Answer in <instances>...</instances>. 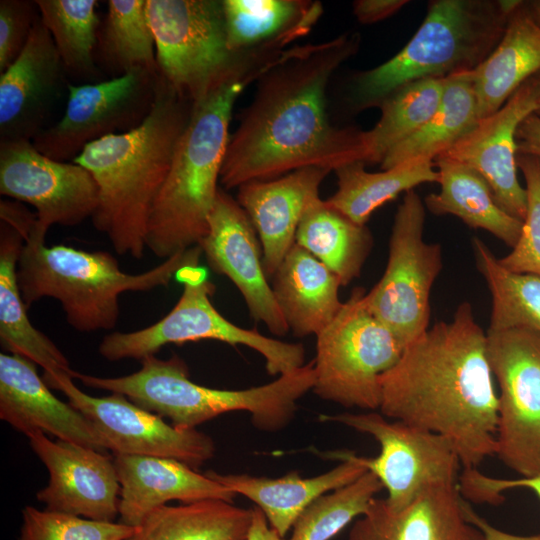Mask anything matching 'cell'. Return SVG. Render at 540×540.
I'll return each mask as SVG.
<instances>
[{
    "instance_id": "cell-1",
    "label": "cell",
    "mask_w": 540,
    "mask_h": 540,
    "mask_svg": "<svg viewBox=\"0 0 540 540\" xmlns=\"http://www.w3.org/2000/svg\"><path fill=\"white\" fill-rule=\"evenodd\" d=\"M358 34L287 48L256 81L250 105L229 137L220 183L225 189L271 180L295 170L335 171L366 164L364 131L334 127L326 92L333 73L359 47Z\"/></svg>"
},
{
    "instance_id": "cell-2",
    "label": "cell",
    "mask_w": 540,
    "mask_h": 540,
    "mask_svg": "<svg viewBox=\"0 0 540 540\" xmlns=\"http://www.w3.org/2000/svg\"><path fill=\"white\" fill-rule=\"evenodd\" d=\"M379 383L381 414L445 437L463 469L495 456L498 396L469 302L410 342Z\"/></svg>"
},
{
    "instance_id": "cell-3",
    "label": "cell",
    "mask_w": 540,
    "mask_h": 540,
    "mask_svg": "<svg viewBox=\"0 0 540 540\" xmlns=\"http://www.w3.org/2000/svg\"><path fill=\"white\" fill-rule=\"evenodd\" d=\"M192 108L158 73L155 101L143 123L88 144L74 158L97 184L91 220L117 254L143 257L152 209Z\"/></svg>"
},
{
    "instance_id": "cell-4",
    "label": "cell",
    "mask_w": 540,
    "mask_h": 540,
    "mask_svg": "<svg viewBox=\"0 0 540 540\" xmlns=\"http://www.w3.org/2000/svg\"><path fill=\"white\" fill-rule=\"evenodd\" d=\"M280 60L261 56L193 105L167 178L154 203L146 247L164 260L200 244L209 228L229 141L233 107L242 92Z\"/></svg>"
},
{
    "instance_id": "cell-5",
    "label": "cell",
    "mask_w": 540,
    "mask_h": 540,
    "mask_svg": "<svg viewBox=\"0 0 540 540\" xmlns=\"http://www.w3.org/2000/svg\"><path fill=\"white\" fill-rule=\"evenodd\" d=\"M46 233L35 222L23 237L17 267L23 302L28 309L42 298L56 299L67 323L79 332L113 329L118 322L122 293L166 287L181 268L199 265L202 255L197 245L150 270L129 274L121 270L109 252L46 246Z\"/></svg>"
},
{
    "instance_id": "cell-6",
    "label": "cell",
    "mask_w": 540,
    "mask_h": 540,
    "mask_svg": "<svg viewBox=\"0 0 540 540\" xmlns=\"http://www.w3.org/2000/svg\"><path fill=\"white\" fill-rule=\"evenodd\" d=\"M140 362L138 371L125 376L98 377L74 371L73 377L86 387L121 394L183 430L196 429L224 413L247 411L259 430L279 431L290 423L298 400L315 383L313 361L270 383L241 390L209 388L191 381L187 364L177 355L168 359L153 355Z\"/></svg>"
},
{
    "instance_id": "cell-7",
    "label": "cell",
    "mask_w": 540,
    "mask_h": 540,
    "mask_svg": "<svg viewBox=\"0 0 540 540\" xmlns=\"http://www.w3.org/2000/svg\"><path fill=\"white\" fill-rule=\"evenodd\" d=\"M518 0H435L410 41L383 64L358 74L351 100L357 110L378 107L399 88L475 70L493 52Z\"/></svg>"
},
{
    "instance_id": "cell-8",
    "label": "cell",
    "mask_w": 540,
    "mask_h": 540,
    "mask_svg": "<svg viewBox=\"0 0 540 540\" xmlns=\"http://www.w3.org/2000/svg\"><path fill=\"white\" fill-rule=\"evenodd\" d=\"M147 15L158 73L193 105L253 60L280 50H230L220 0H147Z\"/></svg>"
},
{
    "instance_id": "cell-9",
    "label": "cell",
    "mask_w": 540,
    "mask_h": 540,
    "mask_svg": "<svg viewBox=\"0 0 540 540\" xmlns=\"http://www.w3.org/2000/svg\"><path fill=\"white\" fill-rule=\"evenodd\" d=\"M175 278L183 291L171 311L156 323L132 332H113L103 337L98 352L108 361L142 359L156 355L168 344L216 340L230 345L247 346L265 359L267 372L282 375L302 367L305 349L302 344L283 342L244 329L227 320L211 302L214 284L205 268L188 265Z\"/></svg>"
},
{
    "instance_id": "cell-10",
    "label": "cell",
    "mask_w": 540,
    "mask_h": 540,
    "mask_svg": "<svg viewBox=\"0 0 540 540\" xmlns=\"http://www.w3.org/2000/svg\"><path fill=\"white\" fill-rule=\"evenodd\" d=\"M363 288L353 289L333 321L316 336L314 394L347 408L380 407V376L404 346L368 309Z\"/></svg>"
},
{
    "instance_id": "cell-11",
    "label": "cell",
    "mask_w": 540,
    "mask_h": 540,
    "mask_svg": "<svg viewBox=\"0 0 540 540\" xmlns=\"http://www.w3.org/2000/svg\"><path fill=\"white\" fill-rule=\"evenodd\" d=\"M321 422H335L372 436L380 445L377 457L357 456L350 451H335L325 456L351 460L372 472L387 490L386 504L401 510L428 488L458 484L459 457L445 437L395 420L383 414H321Z\"/></svg>"
},
{
    "instance_id": "cell-12",
    "label": "cell",
    "mask_w": 540,
    "mask_h": 540,
    "mask_svg": "<svg viewBox=\"0 0 540 540\" xmlns=\"http://www.w3.org/2000/svg\"><path fill=\"white\" fill-rule=\"evenodd\" d=\"M425 216L419 195L407 191L394 217L385 272L365 294L370 312L404 348L429 328L430 293L442 269L440 244L423 238Z\"/></svg>"
},
{
    "instance_id": "cell-13",
    "label": "cell",
    "mask_w": 540,
    "mask_h": 540,
    "mask_svg": "<svg viewBox=\"0 0 540 540\" xmlns=\"http://www.w3.org/2000/svg\"><path fill=\"white\" fill-rule=\"evenodd\" d=\"M487 358L499 386L497 456L529 478L540 474V335L526 328L489 330Z\"/></svg>"
},
{
    "instance_id": "cell-14",
    "label": "cell",
    "mask_w": 540,
    "mask_h": 540,
    "mask_svg": "<svg viewBox=\"0 0 540 540\" xmlns=\"http://www.w3.org/2000/svg\"><path fill=\"white\" fill-rule=\"evenodd\" d=\"M158 71L136 69L96 83L68 86L61 118L32 142L45 156L73 161L90 143L143 123L156 96Z\"/></svg>"
},
{
    "instance_id": "cell-15",
    "label": "cell",
    "mask_w": 540,
    "mask_h": 540,
    "mask_svg": "<svg viewBox=\"0 0 540 540\" xmlns=\"http://www.w3.org/2000/svg\"><path fill=\"white\" fill-rule=\"evenodd\" d=\"M43 380L51 389L61 391L90 421L103 447L114 455L172 458L197 469L215 454V443L209 435L197 429H178L121 394L88 395L70 375Z\"/></svg>"
},
{
    "instance_id": "cell-16",
    "label": "cell",
    "mask_w": 540,
    "mask_h": 540,
    "mask_svg": "<svg viewBox=\"0 0 540 540\" xmlns=\"http://www.w3.org/2000/svg\"><path fill=\"white\" fill-rule=\"evenodd\" d=\"M0 193L33 206L46 231L78 225L98 205V187L86 168L51 159L27 140L0 142Z\"/></svg>"
},
{
    "instance_id": "cell-17",
    "label": "cell",
    "mask_w": 540,
    "mask_h": 540,
    "mask_svg": "<svg viewBox=\"0 0 540 540\" xmlns=\"http://www.w3.org/2000/svg\"><path fill=\"white\" fill-rule=\"evenodd\" d=\"M39 17L16 60L0 73V142L33 141L49 128L71 83Z\"/></svg>"
},
{
    "instance_id": "cell-18",
    "label": "cell",
    "mask_w": 540,
    "mask_h": 540,
    "mask_svg": "<svg viewBox=\"0 0 540 540\" xmlns=\"http://www.w3.org/2000/svg\"><path fill=\"white\" fill-rule=\"evenodd\" d=\"M539 105L540 79L536 74L498 111L479 119L470 131L439 155L477 171L488 183L496 203L522 222L526 217L527 197L517 177L516 132Z\"/></svg>"
},
{
    "instance_id": "cell-19",
    "label": "cell",
    "mask_w": 540,
    "mask_h": 540,
    "mask_svg": "<svg viewBox=\"0 0 540 540\" xmlns=\"http://www.w3.org/2000/svg\"><path fill=\"white\" fill-rule=\"evenodd\" d=\"M27 437L49 473L48 484L36 494L45 509L96 521H116L121 487L111 457L72 442L53 441L42 432Z\"/></svg>"
},
{
    "instance_id": "cell-20",
    "label": "cell",
    "mask_w": 540,
    "mask_h": 540,
    "mask_svg": "<svg viewBox=\"0 0 540 540\" xmlns=\"http://www.w3.org/2000/svg\"><path fill=\"white\" fill-rule=\"evenodd\" d=\"M199 246L210 268L239 290L251 317L275 335L287 334L290 329L267 280L257 233L244 209L225 190L217 193L208 232Z\"/></svg>"
},
{
    "instance_id": "cell-21",
    "label": "cell",
    "mask_w": 540,
    "mask_h": 540,
    "mask_svg": "<svg viewBox=\"0 0 540 540\" xmlns=\"http://www.w3.org/2000/svg\"><path fill=\"white\" fill-rule=\"evenodd\" d=\"M0 418L24 435L42 432L106 453L90 421L58 399L24 357L0 354Z\"/></svg>"
},
{
    "instance_id": "cell-22",
    "label": "cell",
    "mask_w": 540,
    "mask_h": 540,
    "mask_svg": "<svg viewBox=\"0 0 540 540\" xmlns=\"http://www.w3.org/2000/svg\"><path fill=\"white\" fill-rule=\"evenodd\" d=\"M113 460L121 487L118 521L131 527L172 500L183 504L207 499L234 503L236 497L205 473L172 458L117 454Z\"/></svg>"
},
{
    "instance_id": "cell-23",
    "label": "cell",
    "mask_w": 540,
    "mask_h": 540,
    "mask_svg": "<svg viewBox=\"0 0 540 540\" xmlns=\"http://www.w3.org/2000/svg\"><path fill=\"white\" fill-rule=\"evenodd\" d=\"M331 171L318 167L295 170L281 177L252 181L238 187L237 202L248 215L260 240L263 266L273 277L295 244L296 232L309 201Z\"/></svg>"
},
{
    "instance_id": "cell-24",
    "label": "cell",
    "mask_w": 540,
    "mask_h": 540,
    "mask_svg": "<svg viewBox=\"0 0 540 540\" xmlns=\"http://www.w3.org/2000/svg\"><path fill=\"white\" fill-rule=\"evenodd\" d=\"M348 540H483V535L465 518L454 484L430 487L401 510L374 498Z\"/></svg>"
},
{
    "instance_id": "cell-25",
    "label": "cell",
    "mask_w": 540,
    "mask_h": 540,
    "mask_svg": "<svg viewBox=\"0 0 540 540\" xmlns=\"http://www.w3.org/2000/svg\"><path fill=\"white\" fill-rule=\"evenodd\" d=\"M366 471L360 464L344 459L331 470L309 478L300 476L297 471L279 478L220 474L212 470L205 474L236 495L251 500L263 512L270 527L285 537L311 503L352 483Z\"/></svg>"
},
{
    "instance_id": "cell-26",
    "label": "cell",
    "mask_w": 540,
    "mask_h": 540,
    "mask_svg": "<svg viewBox=\"0 0 540 540\" xmlns=\"http://www.w3.org/2000/svg\"><path fill=\"white\" fill-rule=\"evenodd\" d=\"M272 289L294 335H318L341 310V281L298 244L289 250L275 274Z\"/></svg>"
},
{
    "instance_id": "cell-27",
    "label": "cell",
    "mask_w": 540,
    "mask_h": 540,
    "mask_svg": "<svg viewBox=\"0 0 540 540\" xmlns=\"http://www.w3.org/2000/svg\"><path fill=\"white\" fill-rule=\"evenodd\" d=\"M540 72V27L526 2L509 16L493 52L472 71L478 118L498 111L529 78Z\"/></svg>"
},
{
    "instance_id": "cell-28",
    "label": "cell",
    "mask_w": 540,
    "mask_h": 540,
    "mask_svg": "<svg viewBox=\"0 0 540 540\" xmlns=\"http://www.w3.org/2000/svg\"><path fill=\"white\" fill-rule=\"evenodd\" d=\"M22 235L0 222V342L10 354L24 357L43 368L42 377L70 375L73 371L62 351L36 329L27 315L17 278Z\"/></svg>"
},
{
    "instance_id": "cell-29",
    "label": "cell",
    "mask_w": 540,
    "mask_h": 540,
    "mask_svg": "<svg viewBox=\"0 0 540 540\" xmlns=\"http://www.w3.org/2000/svg\"><path fill=\"white\" fill-rule=\"evenodd\" d=\"M227 43L234 52L285 47L320 18L318 1L222 0Z\"/></svg>"
},
{
    "instance_id": "cell-30",
    "label": "cell",
    "mask_w": 540,
    "mask_h": 540,
    "mask_svg": "<svg viewBox=\"0 0 540 540\" xmlns=\"http://www.w3.org/2000/svg\"><path fill=\"white\" fill-rule=\"evenodd\" d=\"M433 162L441 188L438 193L427 195V209L436 215H454L469 227L488 231L513 248L523 222L496 203L485 179L469 166L447 157L438 156Z\"/></svg>"
},
{
    "instance_id": "cell-31",
    "label": "cell",
    "mask_w": 540,
    "mask_h": 540,
    "mask_svg": "<svg viewBox=\"0 0 540 540\" xmlns=\"http://www.w3.org/2000/svg\"><path fill=\"white\" fill-rule=\"evenodd\" d=\"M295 243L311 253L347 286L361 274L373 237L360 225L327 204L319 195L308 203Z\"/></svg>"
},
{
    "instance_id": "cell-32",
    "label": "cell",
    "mask_w": 540,
    "mask_h": 540,
    "mask_svg": "<svg viewBox=\"0 0 540 540\" xmlns=\"http://www.w3.org/2000/svg\"><path fill=\"white\" fill-rule=\"evenodd\" d=\"M365 163L351 162L337 168V190L326 202L349 219L366 225L371 215L400 193L413 190L422 183L438 181L434 162L416 159L384 169L368 172Z\"/></svg>"
},
{
    "instance_id": "cell-33",
    "label": "cell",
    "mask_w": 540,
    "mask_h": 540,
    "mask_svg": "<svg viewBox=\"0 0 540 540\" xmlns=\"http://www.w3.org/2000/svg\"><path fill=\"white\" fill-rule=\"evenodd\" d=\"M253 509L207 499L150 512L128 540H246Z\"/></svg>"
},
{
    "instance_id": "cell-34",
    "label": "cell",
    "mask_w": 540,
    "mask_h": 540,
    "mask_svg": "<svg viewBox=\"0 0 540 540\" xmlns=\"http://www.w3.org/2000/svg\"><path fill=\"white\" fill-rule=\"evenodd\" d=\"M478 120L472 71L448 76L436 111L415 133L387 153L381 169L416 159L433 161L470 131Z\"/></svg>"
},
{
    "instance_id": "cell-35",
    "label": "cell",
    "mask_w": 540,
    "mask_h": 540,
    "mask_svg": "<svg viewBox=\"0 0 540 540\" xmlns=\"http://www.w3.org/2000/svg\"><path fill=\"white\" fill-rule=\"evenodd\" d=\"M95 60L109 78L136 69L158 71L147 0H109L100 23Z\"/></svg>"
},
{
    "instance_id": "cell-36",
    "label": "cell",
    "mask_w": 540,
    "mask_h": 540,
    "mask_svg": "<svg viewBox=\"0 0 540 540\" xmlns=\"http://www.w3.org/2000/svg\"><path fill=\"white\" fill-rule=\"evenodd\" d=\"M69 79L74 84L105 80L95 50L101 21L96 0H36Z\"/></svg>"
},
{
    "instance_id": "cell-37",
    "label": "cell",
    "mask_w": 540,
    "mask_h": 540,
    "mask_svg": "<svg viewBox=\"0 0 540 540\" xmlns=\"http://www.w3.org/2000/svg\"><path fill=\"white\" fill-rule=\"evenodd\" d=\"M444 84L445 78L418 80L399 88L380 103L378 122L364 131L366 164H381L392 148L426 123L441 102Z\"/></svg>"
},
{
    "instance_id": "cell-38",
    "label": "cell",
    "mask_w": 540,
    "mask_h": 540,
    "mask_svg": "<svg viewBox=\"0 0 540 540\" xmlns=\"http://www.w3.org/2000/svg\"><path fill=\"white\" fill-rule=\"evenodd\" d=\"M472 245L492 297L489 330L526 328L540 335V277L505 269L479 238Z\"/></svg>"
},
{
    "instance_id": "cell-39",
    "label": "cell",
    "mask_w": 540,
    "mask_h": 540,
    "mask_svg": "<svg viewBox=\"0 0 540 540\" xmlns=\"http://www.w3.org/2000/svg\"><path fill=\"white\" fill-rule=\"evenodd\" d=\"M382 488L380 480L366 471L352 483L319 497L297 518L288 540H330L362 516Z\"/></svg>"
},
{
    "instance_id": "cell-40",
    "label": "cell",
    "mask_w": 540,
    "mask_h": 540,
    "mask_svg": "<svg viewBox=\"0 0 540 540\" xmlns=\"http://www.w3.org/2000/svg\"><path fill=\"white\" fill-rule=\"evenodd\" d=\"M136 527L37 509L22 510L19 540H128Z\"/></svg>"
},
{
    "instance_id": "cell-41",
    "label": "cell",
    "mask_w": 540,
    "mask_h": 540,
    "mask_svg": "<svg viewBox=\"0 0 540 540\" xmlns=\"http://www.w3.org/2000/svg\"><path fill=\"white\" fill-rule=\"evenodd\" d=\"M517 167L526 183L527 210L518 242L498 259L507 270L540 277V158L517 154Z\"/></svg>"
},
{
    "instance_id": "cell-42",
    "label": "cell",
    "mask_w": 540,
    "mask_h": 540,
    "mask_svg": "<svg viewBox=\"0 0 540 540\" xmlns=\"http://www.w3.org/2000/svg\"><path fill=\"white\" fill-rule=\"evenodd\" d=\"M39 17L35 1H0V73L20 55Z\"/></svg>"
},
{
    "instance_id": "cell-43",
    "label": "cell",
    "mask_w": 540,
    "mask_h": 540,
    "mask_svg": "<svg viewBox=\"0 0 540 540\" xmlns=\"http://www.w3.org/2000/svg\"><path fill=\"white\" fill-rule=\"evenodd\" d=\"M459 491L467 501L475 503L499 504L501 494L513 488H528L540 498V474L520 479H499L486 476L477 468L463 469L459 478Z\"/></svg>"
},
{
    "instance_id": "cell-44",
    "label": "cell",
    "mask_w": 540,
    "mask_h": 540,
    "mask_svg": "<svg viewBox=\"0 0 540 540\" xmlns=\"http://www.w3.org/2000/svg\"><path fill=\"white\" fill-rule=\"evenodd\" d=\"M407 3V0H357L352 6L358 22L374 24L396 14Z\"/></svg>"
},
{
    "instance_id": "cell-45",
    "label": "cell",
    "mask_w": 540,
    "mask_h": 540,
    "mask_svg": "<svg viewBox=\"0 0 540 540\" xmlns=\"http://www.w3.org/2000/svg\"><path fill=\"white\" fill-rule=\"evenodd\" d=\"M461 508L465 518L476 526L483 535V540H540V534L537 535H515L497 529L491 525L485 518L479 515L471 506L469 501L461 496Z\"/></svg>"
},
{
    "instance_id": "cell-46",
    "label": "cell",
    "mask_w": 540,
    "mask_h": 540,
    "mask_svg": "<svg viewBox=\"0 0 540 540\" xmlns=\"http://www.w3.org/2000/svg\"><path fill=\"white\" fill-rule=\"evenodd\" d=\"M517 154H526L540 158V117L529 115L516 132Z\"/></svg>"
},
{
    "instance_id": "cell-47",
    "label": "cell",
    "mask_w": 540,
    "mask_h": 540,
    "mask_svg": "<svg viewBox=\"0 0 540 540\" xmlns=\"http://www.w3.org/2000/svg\"><path fill=\"white\" fill-rule=\"evenodd\" d=\"M246 540H288L270 527L265 515L257 507L253 508L252 522Z\"/></svg>"
},
{
    "instance_id": "cell-48",
    "label": "cell",
    "mask_w": 540,
    "mask_h": 540,
    "mask_svg": "<svg viewBox=\"0 0 540 540\" xmlns=\"http://www.w3.org/2000/svg\"><path fill=\"white\" fill-rule=\"evenodd\" d=\"M527 9L535 21V23L540 27V0L526 2Z\"/></svg>"
},
{
    "instance_id": "cell-49",
    "label": "cell",
    "mask_w": 540,
    "mask_h": 540,
    "mask_svg": "<svg viewBox=\"0 0 540 540\" xmlns=\"http://www.w3.org/2000/svg\"><path fill=\"white\" fill-rule=\"evenodd\" d=\"M537 75H538V77L540 79V72ZM535 114L540 117V105H539L538 109L536 110Z\"/></svg>"
}]
</instances>
